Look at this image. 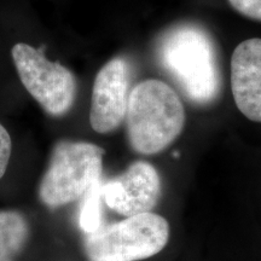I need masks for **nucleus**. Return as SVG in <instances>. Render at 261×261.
<instances>
[{"mask_svg": "<svg viewBox=\"0 0 261 261\" xmlns=\"http://www.w3.org/2000/svg\"><path fill=\"white\" fill-rule=\"evenodd\" d=\"M29 225L16 211H0V261H16L27 243Z\"/></svg>", "mask_w": 261, "mask_h": 261, "instance_id": "nucleus-9", "label": "nucleus"}, {"mask_svg": "<svg viewBox=\"0 0 261 261\" xmlns=\"http://www.w3.org/2000/svg\"><path fill=\"white\" fill-rule=\"evenodd\" d=\"M102 182L100 179L97 181L83 197V203L79 211V226L85 234L94 232L103 226V213H102Z\"/></svg>", "mask_w": 261, "mask_h": 261, "instance_id": "nucleus-10", "label": "nucleus"}, {"mask_svg": "<svg viewBox=\"0 0 261 261\" xmlns=\"http://www.w3.org/2000/svg\"><path fill=\"white\" fill-rule=\"evenodd\" d=\"M16 70L25 90L52 116H63L76 96L74 74L60 62L48 61L44 50L18 42L11 50Z\"/></svg>", "mask_w": 261, "mask_h": 261, "instance_id": "nucleus-5", "label": "nucleus"}, {"mask_svg": "<svg viewBox=\"0 0 261 261\" xmlns=\"http://www.w3.org/2000/svg\"><path fill=\"white\" fill-rule=\"evenodd\" d=\"M129 64L122 57L110 60L93 83L90 122L97 133H109L123 122L129 97Z\"/></svg>", "mask_w": 261, "mask_h": 261, "instance_id": "nucleus-7", "label": "nucleus"}, {"mask_svg": "<svg viewBox=\"0 0 261 261\" xmlns=\"http://www.w3.org/2000/svg\"><path fill=\"white\" fill-rule=\"evenodd\" d=\"M168 240L167 220L148 212L87 233L84 248L91 261H136L159 254Z\"/></svg>", "mask_w": 261, "mask_h": 261, "instance_id": "nucleus-4", "label": "nucleus"}, {"mask_svg": "<svg viewBox=\"0 0 261 261\" xmlns=\"http://www.w3.org/2000/svg\"><path fill=\"white\" fill-rule=\"evenodd\" d=\"M11 137L4 126L0 123V179L4 177L11 158Z\"/></svg>", "mask_w": 261, "mask_h": 261, "instance_id": "nucleus-12", "label": "nucleus"}, {"mask_svg": "<svg viewBox=\"0 0 261 261\" xmlns=\"http://www.w3.org/2000/svg\"><path fill=\"white\" fill-rule=\"evenodd\" d=\"M104 150L87 142L61 140L52 150L39 196L47 207L73 203L102 179Z\"/></svg>", "mask_w": 261, "mask_h": 261, "instance_id": "nucleus-3", "label": "nucleus"}, {"mask_svg": "<svg viewBox=\"0 0 261 261\" xmlns=\"http://www.w3.org/2000/svg\"><path fill=\"white\" fill-rule=\"evenodd\" d=\"M231 90L247 119L261 122V39L241 42L231 57Z\"/></svg>", "mask_w": 261, "mask_h": 261, "instance_id": "nucleus-8", "label": "nucleus"}, {"mask_svg": "<svg viewBox=\"0 0 261 261\" xmlns=\"http://www.w3.org/2000/svg\"><path fill=\"white\" fill-rule=\"evenodd\" d=\"M232 8L255 21H261V0H228Z\"/></svg>", "mask_w": 261, "mask_h": 261, "instance_id": "nucleus-11", "label": "nucleus"}, {"mask_svg": "<svg viewBox=\"0 0 261 261\" xmlns=\"http://www.w3.org/2000/svg\"><path fill=\"white\" fill-rule=\"evenodd\" d=\"M103 201L123 217L148 213L161 195V179L151 163L136 161L125 172L102 182Z\"/></svg>", "mask_w": 261, "mask_h": 261, "instance_id": "nucleus-6", "label": "nucleus"}, {"mask_svg": "<svg viewBox=\"0 0 261 261\" xmlns=\"http://www.w3.org/2000/svg\"><path fill=\"white\" fill-rule=\"evenodd\" d=\"M159 58L189 99L207 104L218 96L219 71L213 41L204 29L178 25L163 35Z\"/></svg>", "mask_w": 261, "mask_h": 261, "instance_id": "nucleus-2", "label": "nucleus"}, {"mask_svg": "<svg viewBox=\"0 0 261 261\" xmlns=\"http://www.w3.org/2000/svg\"><path fill=\"white\" fill-rule=\"evenodd\" d=\"M126 132L130 148L143 155H154L171 145L185 125L180 98L167 84L149 79L129 92Z\"/></svg>", "mask_w": 261, "mask_h": 261, "instance_id": "nucleus-1", "label": "nucleus"}]
</instances>
